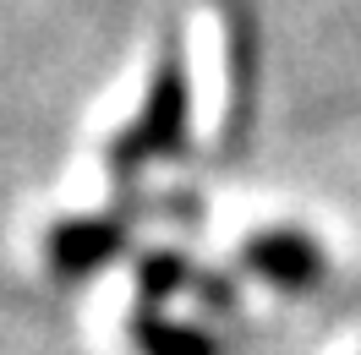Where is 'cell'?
I'll return each instance as SVG.
<instances>
[{
	"label": "cell",
	"mask_w": 361,
	"mask_h": 355,
	"mask_svg": "<svg viewBox=\"0 0 361 355\" xmlns=\"http://www.w3.org/2000/svg\"><path fill=\"white\" fill-rule=\"evenodd\" d=\"M192 82H197V132H214L219 126V110H225V33L214 17H197L192 23Z\"/></svg>",
	"instance_id": "obj_1"
}]
</instances>
